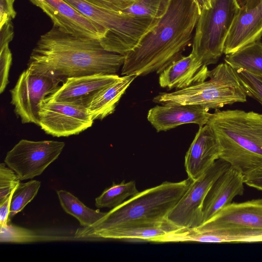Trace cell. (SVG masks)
<instances>
[{
	"instance_id": "cell-1",
	"label": "cell",
	"mask_w": 262,
	"mask_h": 262,
	"mask_svg": "<svg viewBox=\"0 0 262 262\" xmlns=\"http://www.w3.org/2000/svg\"><path fill=\"white\" fill-rule=\"evenodd\" d=\"M125 56L105 50L99 39L79 37L53 26L40 35L30 54L28 69L62 78L115 74Z\"/></svg>"
},
{
	"instance_id": "cell-2",
	"label": "cell",
	"mask_w": 262,
	"mask_h": 262,
	"mask_svg": "<svg viewBox=\"0 0 262 262\" xmlns=\"http://www.w3.org/2000/svg\"><path fill=\"white\" fill-rule=\"evenodd\" d=\"M200 10L192 0H170L168 10L125 55L121 75L160 74L192 42Z\"/></svg>"
},
{
	"instance_id": "cell-3",
	"label": "cell",
	"mask_w": 262,
	"mask_h": 262,
	"mask_svg": "<svg viewBox=\"0 0 262 262\" xmlns=\"http://www.w3.org/2000/svg\"><path fill=\"white\" fill-rule=\"evenodd\" d=\"M192 181L188 178L176 182L165 181L139 192L112 208L92 226L78 229L74 237L100 238L110 231L165 222Z\"/></svg>"
},
{
	"instance_id": "cell-4",
	"label": "cell",
	"mask_w": 262,
	"mask_h": 262,
	"mask_svg": "<svg viewBox=\"0 0 262 262\" xmlns=\"http://www.w3.org/2000/svg\"><path fill=\"white\" fill-rule=\"evenodd\" d=\"M217 140L220 159L245 175L262 167V114L215 110L207 123Z\"/></svg>"
},
{
	"instance_id": "cell-5",
	"label": "cell",
	"mask_w": 262,
	"mask_h": 262,
	"mask_svg": "<svg viewBox=\"0 0 262 262\" xmlns=\"http://www.w3.org/2000/svg\"><path fill=\"white\" fill-rule=\"evenodd\" d=\"M208 78L174 92L160 93L153 101L166 105H198L209 111L247 101V95L235 70L225 62L209 71Z\"/></svg>"
},
{
	"instance_id": "cell-6",
	"label": "cell",
	"mask_w": 262,
	"mask_h": 262,
	"mask_svg": "<svg viewBox=\"0 0 262 262\" xmlns=\"http://www.w3.org/2000/svg\"><path fill=\"white\" fill-rule=\"evenodd\" d=\"M106 31L100 40L106 50L125 55L133 50L159 19L101 8L84 0H64Z\"/></svg>"
},
{
	"instance_id": "cell-7",
	"label": "cell",
	"mask_w": 262,
	"mask_h": 262,
	"mask_svg": "<svg viewBox=\"0 0 262 262\" xmlns=\"http://www.w3.org/2000/svg\"><path fill=\"white\" fill-rule=\"evenodd\" d=\"M239 7L236 0H207L200 8L191 53L204 65L216 63Z\"/></svg>"
},
{
	"instance_id": "cell-8",
	"label": "cell",
	"mask_w": 262,
	"mask_h": 262,
	"mask_svg": "<svg viewBox=\"0 0 262 262\" xmlns=\"http://www.w3.org/2000/svg\"><path fill=\"white\" fill-rule=\"evenodd\" d=\"M64 81L54 75L34 72L28 69L20 74L10 93L11 102L23 123L39 125L41 102L54 93L60 86L59 83Z\"/></svg>"
},
{
	"instance_id": "cell-9",
	"label": "cell",
	"mask_w": 262,
	"mask_h": 262,
	"mask_svg": "<svg viewBox=\"0 0 262 262\" xmlns=\"http://www.w3.org/2000/svg\"><path fill=\"white\" fill-rule=\"evenodd\" d=\"M230 165L217 159L202 176L194 181L169 213L167 220L178 228H195L203 224V205L214 182Z\"/></svg>"
},
{
	"instance_id": "cell-10",
	"label": "cell",
	"mask_w": 262,
	"mask_h": 262,
	"mask_svg": "<svg viewBox=\"0 0 262 262\" xmlns=\"http://www.w3.org/2000/svg\"><path fill=\"white\" fill-rule=\"evenodd\" d=\"M65 143L53 140H20L5 157V163L18 176L20 181L40 175L56 160Z\"/></svg>"
},
{
	"instance_id": "cell-11",
	"label": "cell",
	"mask_w": 262,
	"mask_h": 262,
	"mask_svg": "<svg viewBox=\"0 0 262 262\" xmlns=\"http://www.w3.org/2000/svg\"><path fill=\"white\" fill-rule=\"evenodd\" d=\"M39 117L41 128L57 137L78 134L91 127L93 122L85 106L45 100L39 105Z\"/></svg>"
},
{
	"instance_id": "cell-12",
	"label": "cell",
	"mask_w": 262,
	"mask_h": 262,
	"mask_svg": "<svg viewBox=\"0 0 262 262\" xmlns=\"http://www.w3.org/2000/svg\"><path fill=\"white\" fill-rule=\"evenodd\" d=\"M39 7L62 31L79 36L99 39L105 30L90 20L64 0H29Z\"/></svg>"
},
{
	"instance_id": "cell-13",
	"label": "cell",
	"mask_w": 262,
	"mask_h": 262,
	"mask_svg": "<svg viewBox=\"0 0 262 262\" xmlns=\"http://www.w3.org/2000/svg\"><path fill=\"white\" fill-rule=\"evenodd\" d=\"M262 37V0H248L238 11L227 35L224 54L234 53Z\"/></svg>"
},
{
	"instance_id": "cell-14",
	"label": "cell",
	"mask_w": 262,
	"mask_h": 262,
	"mask_svg": "<svg viewBox=\"0 0 262 262\" xmlns=\"http://www.w3.org/2000/svg\"><path fill=\"white\" fill-rule=\"evenodd\" d=\"M120 77L116 74H100L69 77L45 100L71 103L86 107L98 92L116 82Z\"/></svg>"
},
{
	"instance_id": "cell-15",
	"label": "cell",
	"mask_w": 262,
	"mask_h": 262,
	"mask_svg": "<svg viewBox=\"0 0 262 262\" xmlns=\"http://www.w3.org/2000/svg\"><path fill=\"white\" fill-rule=\"evenodd\" d=\"M220 148L216 137L207 124L199 130L185 156L184 166L192 181L205 173L220 159Z\"/></svg>"
},
{
	"instance_id": "cell-16",
	"label": "cell",
	"mask_w": 262,
	"mask_h": 262,
	"mask_svg": "<svg viewBox=\"0 0 262 262\" xmlns=\"http://www.w3.org/2000/svg\"><path fill=\"white\" fill-rule=\"evenodd\" d=\"M225 227L262 229V199L231 203L196 228L211 230Z\"/></svg>"
},
{
	"instance_id": "cell-17",
	"label": "cell",
	"mask_w": 262,
	"mask_h": 262,
	"mask_svg": "<svg viewBox=\"0 0 262 262\" xmlns=\"http://www.w3.org/2000/svg\"><path fill=\"white\" fill-rule=\"evenodd\" d=\"M170 242L259 243L262 242V229L243 227H225L211 230L183 228L173 233Z\"/></svg>"
},
{
	"instance_id": "cell-18",
	"label": "cell",
	"mask_w": 262,
	"mask_h": 262,
	"mask_svg": "<svg viewBox=\"0 0 262 262\" xmlns=\"http://www.w3.org/2000/svg\"><path fill=\"white\" fill-rule=\"evenodd\" d=\"M211 114L198 105H157L148 111L147 118L157 131L160 132L187 123L203 126L207 124Z\"/></svg>"
},
{
	"instance_id": "cell-19",
	"label": "cell",
	"mask_w": 262,
	"mask_h": 262,
	"mask_svg": "<svg viewBox=\"0 0 262 262\" xmlns=\"http://www.w3.org/2000/svg\"><path fill=\"white\" fill-rule=\"evenodd\" d=\"M244 184V174L233 167L230 166L221 174L210 187L204 201L203 224L230 204L236 196L243 195Z\"/></svg>"
},
{
	"instance_id": "cell-20",
	"label": "cell",
	"mask_w": 262,
	"mask_h": 262,
	"mask_svg": "<svg viewBox=\"0 0 262 262\" xmlns=\"http://www.w3.org/2000/svg\"><path fill=\"white\" fill-rule=\"evenodd\" d=\"M207 66L191 53L182 56L164 70L159 77L160 85L168 90L183 89L206 80L209 77Z\"/></svg>"
},
{
	"instance_id": "cell-21",
	"label": "cell",
	"mask_w": 262,
	"mask_h": 262,
	"mask_svg": "<svg viewBox=\"0 0 262 262\" xmlns=\"http://www.w3.org/2000/svg\"><path fill=\"white\" fill-rule=\"evenodd\" d=\"M137 77L134 74L120 77L98 92L86 107L92 120H102L112 114L122 96Z\"/></svg>"
},
{
	"instance_id": "cell-22",
	"label": "cell",
	"mask_w": 262,
	"mask_h": 262,
	"mask_svg": "<svg viewBox=\"0 0 262 262\" xmlns=\"http://www.w3.org/2000/svg\"><path fill=\"white\" fill-rule=\"evenodd\" d=\"M177 228H179L167 221L110 231L101 235L100 238L163 243L164 239Z\"/></svg>"
},
{
	"instance_id": "cell-23",
	"label": "cell",
	"mask_w": 262,
	"mask_h": 262,
	"mask_svg": "<svg viewBox=\"0 0 262 262\" xmlns=\"http://www.w3.org/2000/svg\"><path fill=\"white\" fill-rule=\"evenodd\" d=\"M224 61L234 70L242 69L262 75V41H256L226 55Z\"/></svg>"
},
{
	"instance_id": "cell-24",
	"label": "cell",
	"mask_w": 262,
	"mask_h": 262,
	"mask_svg": "<svg viewBox=\"0 0 262 262\" xmlns=\"http://www.w3.org/2000/svg\"><path fill=\"white\" fill-rule=\"evenodd\" d=\"M57 194L61 206L65 212L77 219L81 226L84 227L92 226L106 213L99 209L88 207L77 197L66 190H58Z\"/></svg>"
},
{
	"instance_id": "cell-25",
	"label": "cell",
	"mask_w": 262,
	"mask_h": 262,
	"mask_svg": "<svg viewBox=\"0 0 262 262\" xmlns=\"http://www.w3.org/2000/svg\"><path fill=\"white\" fill-rule=\"evenodd\" d=\"M139 192L134 181L125 182L123 180L118 184L113 183L111 186L106 188L96 198L95 206L98 208H113L120 205L127 198Z\"/></svg>"
},
{
	"instance_id": "cell-26",
	"label": "cell",
	"mask_w": 262,
	"mask_h": 262,
	"mask_svg": "<svg viewBox=\"0 0 262 262\" xmlns=\"http://www.w3.org/2000/svg\"><path fill=\"white\" fill-rule=\"evenodd\" d=\"M41 183L36 180H31L25 183H19L12 192L9 219L21 211L36 195Z\"/></svg>"
},
{
	"instance_id": "cell-27",
	"label": "cell",
	"mask_w": 262,
	"mask_h": 262,
	"mask_svg": "<svg viewBox=\"0 0 262 262\" xmlns=\"http://www.w3.org/2000/svg\"><path fill=\"white\" fill-rule=\"evenodd\" d=\"M170 0H137L123 12L141 17L160 19L167 12Z\"/></svg>"
},
{
	"instance_id": "cell-28",
	"label": "cell",
	"mask_w": 262,
	"mask_h": 262,
	"mask_svg": "<svg viewBox=\"0 0 262 262\" xmlns=\"http://www.w3.org/2000/svg\"><path fill=\"white\" fill-rule=\"evenodd\" d=\"M44 237L32 230L13 225L0 226L1 243H28L42 241Z\"/></svg>"
},
{
	"instance_id": "cell-29",
	"label": "cell",
	"mask_w": 262,
	"mask_h": 262,
	"mask_svg": "<svg viewBox=\"0 0 262 262\" xmlns=\"http://www.w3.org/2000/svg\"><path fill=\"white\" fill-rule=\"evenodd\" d=\"M247 96L262 105V75L242 69L234 70Z\"/></svg>"
},
{
	"instance_id": "cell-30",
	"label": "cell",
	"mask_w": 262,
	"mask_h": 262,
	"mask_svg": "<svg viewBox=\"0 0 262 262\" xmlns=\"http://www.w3.org/2000/svg\"><path fill=\"white\" fill-rule=\"evenodd\" d=\"M20 179L10 168L5 163L0 164V204L11 193L20 183Z\"/></svg>"
},
{
	"instance_id": "cell-31",
	"label": "cell",
	"mask_w": 262,
	"mask_h": 262,
	"mask_svg": "<svg viewBox=\"0 0 262 262\" xmlns=\"http://www.w3.org/2000/svg\"><path fill=\"white\" fill-rule=\"evenodd\" d=\"M12 61V55L6 44L0 48V93H2L9 82V72Z\"/></svg>"
},
{
	"instance_id": "cell-32",
	"label": "cell",
	"mask_w": 262,
	"mask_h": 262,
	"mask_svg": "<svg viewBox=\"0 0 262 262\" xmlns=\"http://www.w3.org/2000/svg\"><path fill=\"white\" fill-rule=\"evenodd\" d=\"M88 3L106 9L122 11L137 0H84Z\"/></svg>"
},
{
	"instance_id": "cell-33",
	"label": "cell",
	"mask_w": 262,
	"mask_h": 262,
	"mask_svg": "<svg viewBox=\"0 0 262 262\" xmlns=\"http://www.w3.org/2000/svg\"><path fill=\"white\" fill-rule=\"evenodd\" d=\"M15 0H0V27L14 18L16 12L14 9Z\"/></svg>"
},
{
	"instance_id": "cell-34",
	"label": "cell",
	"mask_w": 262,
	"mask_h": 262,
	"mask_svg": "<svg viewBox=\"0 0 262 262\" xmlns=\"http://www.w3.org/2000/svg\"><path fill=\"white\" fill-rule=\"evenodd\" d=\"M244 183L249 187L262 191V167L244 175Z\"/></svg>"
},
{
	"instance_id": "cell-35",
	"label": "cell",
	"mask_w": 262,
	"mask_h": 262,
	"mask_svg": "<svg viewBox=\"0 0 262 262\" xmlns=\"http://www.w3.org/2000/svg\"><path fill=\"white\" fill-rule=\"evenodd\" d=\"M13 36V26L12 20H10L0 27V48L9 44Z\"/></svg>"
},
{
	"instance_id": "cell-36",
	"label": "cell",
	"mask_w": 262,
	"mask_h": 262,
	"mask_svg": "<svg viewBox=\"0 0 262 262\" xmlns=\"http://www.w3.org/2000/svg\"><path fill=\"white\" fill-rule=\"evenodd\" d=\"M12 193V192L9 194L5 200L0 204V226H5L9 224Z\"/></svg>"
},
{
	"instance_id": "cell-37",
	"label": "cell",
	"mask_w": 262,
	"mask_h": 262,
	"mask_svg": "<svg viewBox=\"0 0 262 262\" xmlns=\"http://www.w3.org/2000/svg\"><path fill=\"white\" fill-rule=\"evenodd\" d=\"M239 8H242L248 0H236Z\"/></svg>"
},
{
	"instance_id": "cell-38",
	"label": "cell",
	"mask_w": 262,
	"mask_h": 262,
	"mask_svg": "<svg viewBox=\"0 0 262 262\" xmlns=\"http://www.w3.org/2000/svg\"><path fill=\"white\" fill-rule=\"evenodd\" d=\"M207 1V0H198L200 8Z\"/></svg>"
},
{
	"instance_id": "cell-39",
	"label": "cell",
	"mask_w": 262,
	"mask_h": 262,
	"mask_svg": "<svg viewBox=\"0 0 262 262\" xmlns=\"http://www.w3.org/2000/svg\"><path fill=\"white\" fill-rule=\"evenodd\" d=\"M167 238H168V237H167ZM166 242H167V239H166Z\"/></svg>"
},
{
	"instance_id": "cell-40",
	"label": "cell",
	"mask_w": 262,
	"mask_h": 262,
	"mask_svg": "<svg viewBox=\"0 0 262 262\" xmlns=\"http://www.w3.org/2000/svg\"></svg>"
}]
</instances>
